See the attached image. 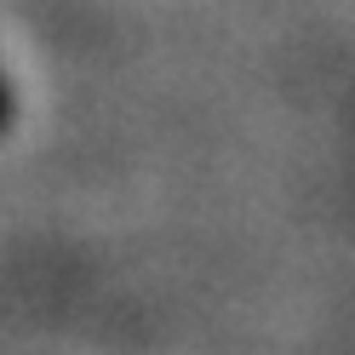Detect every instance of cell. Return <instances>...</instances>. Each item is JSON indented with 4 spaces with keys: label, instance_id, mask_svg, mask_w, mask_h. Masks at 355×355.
I'll list each match as a JSON object with an SVG mask.
<instances>
[{
    "label": "cell",
    "instance_id": "obj_1",
    "mask_svg": "<svg viewBox=\"0 0 355 355\" xmlns=\"http://www.w3.org/2000/svg\"><path fill=\"white\" fill-rule=\"evenodd\" d=\"M0 126H12V92L0 86Z\"/></svg>",
    "mask_w": 355,
    "mask_h": 355
}]
</instances>
